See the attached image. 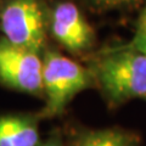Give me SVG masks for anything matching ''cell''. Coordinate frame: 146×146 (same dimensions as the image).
Listing matches in <instances>:
<instances>
[{"label":"cell","mask_w":146,"mask_h":146,"mask_svg":"<svg viewBox=\"0 0 146 146\" xmlns=\"http://www.w3.org/2000/svg\"><path fill=\"white\" fill-rule=\"evenodd\" d=\"M90 74L113 106L146 99V55L135 49L127 46L104 54L93 63Z\"/></svg>","instance_id":"6da1fadb"},{"label":"cell","mask_w":146,"mask_h":146,"mask_svg":"<svg viewBox=\"0 0 146 146\" xmlns=\"http://www.w3.org/2000/svg\"><path fill=\"white\" fill-rule=\"evenodd\" d=\"M91 74L79 63L57 51H46L43 57V95L45 105L40 118L61 116L73 98L91 84Z\"/></svg>","instance_id":"7a4b0ae2"},{"label":"cell","mask_w":146,"mask_h":146,"mask_svg":"<svg viewBox=\"0 0 146 146\" xmlns=\"http://www.w3.org/2000/svg\"><path fill=\"white\" fill-rule=\"evenodd\" d=\"M4 38L17 46L40 54L45 45L46 23L39 0H10L0 15Z\"/></svg>","instance_id":"3957f363"},{"label":"cell","mask_w":146,"mask_h":146,"mask_svg":"<svg viewBox=\"0 0 146 146\" xmlns=\"http://www.w3.org/2000/svg\"><path fill=\"white\" fill-rule=\"evenodd\" d=\"M0 82L22 93L43 95V58L40 54L1 38Z\"/></svg>","instance_id":"277c9868"},{"label":"cell","mask_w":146,"mask_h":146,"mask_svg":"<svg viewBox=\"0 0 146 146\" xmlns=\"http://www.w3.org/2000/svg\"><path fill=\"white\" fill-rule=\"evenodd\" d=\"M50 31L54 38L73 54L84 52L93 46L94 31L73 3L65 1L55 6Z\"/></svg>","instance_id":"5b68a950"},{"label":"cell","mask_w":146,"mask_h":146,"mask_svg":"<svg viewBox=\"0 0 146 146\" xmlns=\"http://www.w3.org/2000/svg\"><path fill=\"white\" fill-rule=\"evenodd\" d=\"M38 116H0V146H39Z\"/></svg>","instance_id":"8992f818"},{"label":"cell","mask_w":146,"mask_h":146,"mask_svg":"<svg viewBox=\"0 0 146 146\" xmlns=\"http://www.w3.org/2000/svg\"><path fill=\"white\" fill-rule=\"evenodd\" d=\"M139 138L122 128L85 129L77 133L70 146H139Z\"/></svg>","instance_id":"52a82bcc"},{"label":"cell","mask_w":146,"mask_h":146,"mask_svg":"<svg viewBox=\"0 0 146 146\" xmlns=\"http://www.w3.org/2000/svg\"><path fill=\"white\" fill-rule=\"evenodd\" d=\"M128 48L135 49L146 55V6L139 17V21L136 23L135 34L130 44L128 45Z\"/></svg>","instance_id":"ba28073f"},{"label":"cell","mask_w":146,"mask_h":146,"mask_svg":"<svg viewBox=\"0 0 146 146\" xmlns=\"http://www.w3.org/2000/svg\"><path fill=\"white\" fill-rule=\"evenodd\" d=\"M89 1L102 7H122L136 5L141 0H89Z\"/></svg>","instance_id":"9c48e42d"},{"label":"cell","mask_w":146,"mask_h":146,"mask_svg":"<svg viewBox=\"0 0 146 146\" xmlns=\"http://www.w3.org/2000/svg\"><path fill=\"white\" fill-rule=\"evenodd\" d=\"M39 146H65V144H63L60 133L56 131V133L50 135L46 140H42Z\"/></svg>","instance_id":"30bf717a"}]
</instances>
